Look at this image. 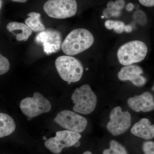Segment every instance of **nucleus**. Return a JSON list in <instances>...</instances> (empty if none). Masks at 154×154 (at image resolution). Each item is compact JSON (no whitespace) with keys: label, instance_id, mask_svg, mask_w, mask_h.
I'll list each match as a JSON object with an SVG mask.
<instances>
[{"label":"nucleus","instance_id":"nucleus-1","mask_svg":"<svg viewBox=\"0 0 154 154\" xmlns=\"http://www.w3.org/2000/svg\"><path fill=\"white\" fill-rule=\"evenodd\" d=\"M94 38L89 30L79 28L72 30L66 37L62 44L63 52L68 56L76 55L93 45Z\"/></svg>","mask_w":154,"mask_h":154},{"label":"nucleus","instance_id":"nucleus-2","mask_svg":"<svg viewBox=\"0 0 154 154\" xmlns=\"http://www.w3.org/2000/svg\"><path fill=\"white\" fill-rule=\"evenodd\" d=\"M55 66L59 75L70 85L82 79L84 68L79 60L70 56H61L55 60Z\"/></svg>","mask_w":154,"mask_h":154},{"label":"nucleus","instance_id":"nucleus-3","mask_svg":"<svg viewBox=\"0 0 154 154\" xmlns=\"http://www.w3.org/2000/svg\"><path fill=\"white\" fill-rule=\"evenodd\" d=\"M147 52L145 43L134 40L122 45L117 51V56L119 63L126 66L143 60Z\"/></svg>","mask_w":154,"mask_h":154},{"label":"nucleus","instance_id":"nucleus-4","mask_svg":"<svg viewBox=\"0 0 154 154\" xmlns=\"http://www.w3.org/2000/svg\"><path fill=\"white\" fill-rule=\"evenodd\" d=\"M72 99L74 104V111L85 115L93 112L97 104V96L88 85L77 88L72 95Z\"/></svg>","mask_w":154,"mask_h":154},{"label":"nucleus","instance_id":"nucleus-5","mask_svg":"<svg viewBox=\"0 0 154 154\" xmlns=\"http://www.w3.org/2000/svg\"><path fill=\"white\" fill-rule=\"evenodd\" d=\"M22 113L31 119L42 113H47L51 110L50 102L38 92H35L33 97H27L22 99L20 103Z\"/></svg>","mask_w":154,"mask_h":154},{"label":"nucleus","instance_id":"nucleus-6","mask_svg":"<svg viewBox=\"0 0 154 154\" xmlns=\"http://www.w3.org/2000/svg\"><path fill=\"white\" fill-rule=\"evenodd\" d=\"M43 9L51 18L66 19L75 15L77 4L76 0H48L44 4Z\"/></svg>","mask_w":154,"mask_h":154},{"label":"nucleus","instance_id":"nucleus-7","mask_svg":"<svg viewBox=\"0 0 154 154\" xmlns=\"http://www.w3.org/2000/svg\"><path fill=\"white\" fill-rule=\"evenodd\" d=\"M82 137L79 133L69 130L58 131L55 137H51L45 141V146L54 154H59L65 148L75 145Z\"/></svg>","mask_w":154,"mask_h":154},{"label":"nucleus","instance_id":"nucleus-8","mask_svg":"<svg viewBox=\"0 0 154 154\" xmlns=\"http://www.w3.org/2000/svg\"><path fill=\"white\" fill-rule=\"evenodd\" d=\"M54 121L65 129L78 133L82 132L88 125V120L75 112L64 110L59 112Z\"/></svg>","mask_w":154,"mask_h":154},{"label":"nucleus","instance_id":"nucleus-9","mask_svg":"<svg viewBox=\"0 0 154 154\" xmlns=\"http://www.w3.org/2000/svg\"><path fill=\"white\" fill-rule=\"evenodd\" d=\"M110 121L107 123V129L113 135H119L125 132L131 125V115L128 111H122L117 106L111 110Z\"/></svg>","mask_w":154,"mask_h":154},{"label":"nucleus","instance_id":"nucleus-10","mask_svg":"<svg viewBox=\"0 0 154 154\" xmlns=\"http://www.w3.org/2000/svg\"><path fill=\"white\" fill-rule=\"evenodd\" d=\"M35 41L43 46L44 52L50 54L57 52L61 48L62 38L60 32L52 29L41 31L37 34Z\"/></svg>","mask_w":154,"mask_h":154},{"label":"nucleus","instance_id":"nucleus-11","mask_svg":"<svg viewBox=\"0 0 154 154\" xmlns=\"http://www.w3.org/2000/svg\"><path fill=\"white\" fill-rule=\"evenodd\" d=\"M143 72L142 68L138 66H126L122 68L118 77L120 81H129L136 87H142L146 82V79L142 75Z\"/></svg>","mask_w":154,"mask_h":154},{"label":"nucleus","instance_id":"nucleus-12","mask_svg":"<svg viewBox=\"0 0 154 154\" xmlns=\"http://www.w3.org/2000/svg\"><path fill=\"white\" fill-rule=\"evenodd\" d=\"M127 103L130 108L136 112H148L154 110V98L149 92L130 97L128 99Z\"/></svg>","mask_w":154,"mask_h":154},{"label":"nucleus","instance_id":"nucleus-13","mask_svg":"<svg viewBox=\"0 0 154 154\" xmlns=\"http://www.w3.org/2000/svg\"><path fill=\"white\" fill-rule=\"evenodd\" d=\"M131 131L137 137L145 140L152 139L154 137V125L151 124L148 119H142L134 124Z\"/></svg>","mask_w":154,"mask_h":154},{"label":"nucleus","instance_id":"nucleus-14","mask_svg":"<svg viewBox=\"0 0 154 154\" xmlns=\"http://www.w3.org/2000/svg\"><path fill=\"white\" fill-rule=\"evenodd\" d=\"M7 29L16 36L18 41H27L32 33V30L28 25L21 22H10L7 25Z\"/></svg>","mask_w":154,"mask_h":154},{"label":"nucleus","instance_id":"nucleus-15","mask_svg":"<svg viewBox=\"0 0 154 154\" xmlns=\"http://www.w3.org/2000/svg\"><path fill=\"white\" fill-rule=\"evenodd\" d=\"M16 127L15 122L11 116L6 113H0V138L13 133Z\"/></svg>","mask_w":154,"mask_h":154},{"label":"nucleus","instance_id":"nucleus-16","mask_svg":"<svg viewBox=\"0 0 154 154\" xmlns=\"http://www.w3.org/2000/svg\"><path fill=\"white\" fill-rule=\"evenodd\" d=\"M28 18L25 21V24L34 32H41L45 30V27L42 23L41 15L38 13L31 12L28 14Z\"/></svg>","mask_w":154,"mask_h":154},{"label":"nucleus","instance_id":"nucleus-17","mask_svg":"<svg viewBox=\"0 0 154 154\" xmlns=\"http://www.w3.org/2000/svg\"><path fill=\"white\" fill-rule=\"evenodd\" d=\"M105 27L108 30L113 29L114 32L117 34H121L123 32L129 33L132 31L131 25H125L124 22L119 21L107 20L105 22Z\"/></svg>","mask_w":154,"mask_h":154},{"label":"nucleus","instance_id":"nucleus-18","mask_svg":"<svg viewBox=\"0 0 154 154\" xmlns=\"http://www.w3.org/2000/svg\"><path fill=\"white\" fill-rule=\"evenodd\" d=\"M102 154H128L126 149L117 141L111 140L109 143V148L105 149Z\"/></svg>","mask_w":154,"mask_h":154},{"label":"nucleus","instance_id":"nucleus-19","mask_svg":"<svg viewBox=\"0 0 154 154\" xmlns=\"http://www.w3.org/2000/svg\"><path fill=\"white\" fill-rule=\"evenodd\" d=\"M133 18L137 23L142 25H146L147 21L145 13L140 10H138L134 13Z\"/></svg>","mask_w":154,"mask_h":154},{"label":"nucleus","instance_id":"nucleus-20","mask_svg":"<svg viewBox=\"0 0 154 154\" xmlns=\"http://www.w3.org/2000/svg\"><path fill=\"white\" fill-rule=\"evenodd\" d=\"M10 68V64L8 59L0 54V75L7 73Z\"/></svg>","mask_w":154,"mask_h":154},{"label":"nucleus","instance_id":"nucleus-21","mask_svg":"<svg viewBox=\"0 0 154 154\" xmlns=\"http://www.w3.org/2000/svg\"><path fill=\"white\" fill-rule=\"evenodd\" d=\"M125 4L124 0H116L115 2L110 1L107 3V8L114 9L116 11H121L124 8Z\"/></svg>","mask_w":154,"mask_h":154},{"label":"nucleus","instance_id":"nucleus-22","mask_svg":"<svg viewBox=\"0 0 154 154\" xmlns=\"http://www.w3.org/2000/svg\"><path fill=\"white\" fill-rule=\"evenodd\" d=\"M142 148L144 154H154V142H145L143 144Z\"/></svg>","mask_w":154,"mask_h":154},{"label":"nucleus","instance_id":"nucleus-23","mask_svg":"<svg viewBox=\"0 0 154 154\" xmlns=\"http://www.w3.org/2000/svg\"><path fill=\"white\" fill-rule=\"evenodd\" d=\"M121 14L120 11H116L114 9L106 8L103 12V15L105 18H109L111 17H118Z\"/></svg>","mask_w":154,"mask_h":154},{"label":"nucleus","instance_id":"nucleus-24","mask_svg":"<svg viewBox=\"0 0 154 154\" xmlns=\"http://www.w3.org/2000/svg\"><path fill=\"white\" fill-rule=\"evenodd\" d=\"M142 5L147 7H152L154 6V0H139Z\"/></svg>","mask_w":154,"mask_h":154},{"label":"nucleus","instance_id":"nucleus-25","mask_svg":"<svg viewBox=\"0 0 154 154\" xmlns=\"http://www.w3.org/2000/svg\"><path fill=\"white\" fill-rule=\"evenodd\" d=\"M134 8V5L131 3H128L126 6V10L128 12L133 11Z\"/></svg>","mask_w":154,"mask_h":154},{"label":"nucleus","instance_id":"nucleus-26","mask_svg":"<svg viewBox=\"0 0 154 154\" xmlns=\"http://www.w3.org/2000/svg\"><path fill=\"white\" fill-rule=\"evenodd\" d=\"M13 2H20L24 3L27 2V0H12Z\"/></svg>","mask_w":154,"mask_h":154},{"label":"nucleus","instance_id":"nucleus-27","mask_svg":"<svg viewBox=\"0 0 154 154\" xmlns=\"http://www.w3.org/2000/svg\"><path fill=\"white\" fill-rule=\"evenodd\" d=\"M80 145V143L79 142V141H78V142H77L75 144V147H79V146Z\"/></svg>","mask_w":154,"mask_h":154},{"label":"nucleus","instance_id":"nucleus-28","mask_svg":"<svg viewBox=\"0 0 154 154\" xmlns=\"http://www.w3.org/2000/svg\"><path fill=\"white\" fill-rule=\"evenodd\" d=\"M82 154H93L91 152L89 151H87L83 153Z\"/></svg>","mask_w":154,"mask_h":154},{"label":"nucleus","instance_id":"nucleus-29","mask_svg":"<svg viewBox=\"0 0 154 154\" xmlns=\"http://www.w3.org/2000/svg\"><path fill=\"white\" fill-rule=\"evenodd\" d=\"M2 0H0V10L2 8Z\"/></svg>","mask_w":154,"mask_h":154},{"label":"nucleus","instance_id":"nucleus-30","mask_svg":"<svg viewBox=\"0 0 154 154\" xmlns=\"http://www.w3.org/2000/svg\"><path fill=\"white\" fill-rule=\"evenodd\" d=\"M43 139L45 140H47V138L45 137H43Z\"/></svg>","mask_w":154,"mask_h":154},{"label":"nucleus","instance_id":"nucleus-31","mask_svg":"<svg viewBox=\"0 0 154 154\" xmlns=\"http://www.w3.org/2000/svg\"><path fill=\"white\" fill-rule=\"evenodd\" d=\"M152 90L154 92V84L152 88Z\"/></svg>","mask_w":154,"mask_h":154},{"label":"nucleus","instance_id":"nucleus-32","mask_svg":"<svg viewBox=\"0 0 154 154\" xmlns=\"http://www.w3.org/2000/svg\"><path fill=\"white\" fill-rule=\"evenodd\" d=\"M88 68H87L86 69V70H88Z\"/></svg>","mask_w":154,"mask_h":154}]
</instances>
